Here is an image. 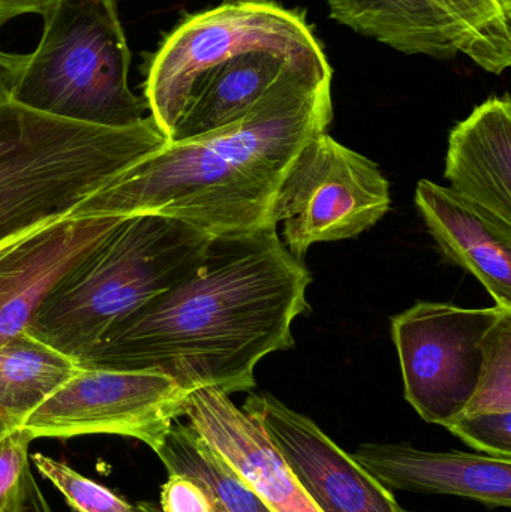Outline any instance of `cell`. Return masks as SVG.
Returning <instances> with one entry per match:
<instances>
[{
	"label": "cell",
	"instance_id": "6",
	"mask_svg": "<svg viewBox=\"0 0 511 512\" xmlns=\"http://www.w3.org/2000/svg\"><path fill=\"white\" fill-rule=\"evenodd\" d=\"M41 17L32 53L0 51L9 101L87 125H140L149 105L129 87L131 50L116 2L60 0Z\"/></svg>",
	"mask_w": 511,
	"mask_h": 512
},
{
	"label": "cell",
	"instance_id": "1",
	"mask_svg": "<svg viewBox=\"0 0 511 512\" xmlns=\"http://www.w3.org/2000/svg\"><path fill=\"white\" fill-rule=\"evenodd\" d=\"M312 276L278 227L213 236L182 282L114 328L81 367L159 370L183 390L255 388V366L293 348L291 325L309 310Z\"/></svg>",
	"mask_w": 511,
	"mask_h": 512
},
{
	"label": "cell",
	"instance_id": "18",
	"mask_svg": "<svg viewBox=\"0 0 511 512\" xmlns=\"http://www.w3.org/2000/svg\"><path fill=\"white\" fill-rule=\"evenodd\" d=\"M156 454L168 474L186 475L200 483L218 512H272L242 475L189 424L177 420Z\"/></svg>",
	"mask_w": 511,
	"mask_h": 512
},
{
	"label": "cell",
	"instance_id": "24",
	"mask_svg": "<svg viewBox=\"0 0 511 512\" xmlns=\"http://www.w3.org/2000/svg\"><path fill=\"white\" fill-rule=\"evenodd\" d=\"M60 0H0V27L24 14H44Z\"/></svg>",
	"mask_w": 511,
	"mask_h": 512
},
{
	"label": "cell",
	"instance_id": "22",
	"mask_svg": "<svg viewBox=\"0 0 511 512\" xmlns=\"http://www.w3.org/2000/svg\"><path fill=\"white\" fill-rule=\"evenodd\" d=\"M443 427L480 454L511 460V414L458 415Z\"/></svg>",
	"mask_w": 511,
	"mask_h": 512
},
{
	"label": "cell",
	"instance_id": "28",
	"mask_svg": "<svg viewBox=\"0 0 511 512\" xmlns=\"http://www.w3.org/2000/svg\"><path fill=\"white\" fill-rule=\"evenodd\" d=\"M6 101H9L8 93H6L5 86H3L2 74H0V104Z\"/></svg>",
	"mask_w": 511,
	"mask_h": 512
},
{
	"label": "cell",
	"instance_id": "20",
	"mask_svg": "<svg viewBox=\"0 0 511 512\" xmlns=\"http://www.w3.org/2000/svg\"><path fill=\"white\" fill-rule=\"evenodd\" d=\"M32 462L38 468L39 474L59 490L72 511L137 512L135 505L129 504L123 496L84 477L65 462L41 453L33 454Z\"/></svg>",
	"mask_w": 511,
	"mask_h": 512
},
{
	"label": "cell",
	"instance_id": "12",
	"mask_svg": "<svg viewBox=\"0 0 511 512\" xmlns=\"http://www.w3.org/2000/svg\"><path fill=\"white\" fill-rule=\"evenodd\" d=\"M123 219H59L33 231L0 256V346L27 330L54 286Z\"/></svg>",
	"mask_w": 511,
	"mask_h": 512
},
{
	"label": "cell",
	"instance_id": "31",
	"mask_svg": "<svg viewBox=\"0 0 511 512\" xmlns=\"http://www.w3.org/2000/svg\"><path fill=\"white\" fill-rule=\"evenodd\" d=\"M404 512H413V511H405V510H404Z\"/></svg>",
	"mask_w": 511,
	"mask_h": 512
},
{
	"label": "cell",
	"instance_id": "5",
	"mask_svg": "<svg viewBox=\"0 0 511 512\" xmlns=\"http://www.w3.org/2000/svg\"><path fill=\"white\" fill-rule=\"evenodd\" d=\"M168 143L152 116L104 128L0 104V243L68 218L123 171Z\"/></svg>",
	"mask_w": 511,
	"mask_h": 512
},
{
	"label": "cell",
	"instance_id": "30",
	"mask_svg": "<svg viewBox=\"0 0 511 512\" xmlns=\"http://www.w3.org/2000/svg\"><path fill=\"white\" fill-rule=\"evenodd\" d=\"M8 432H9V430L6 429V427L3 426V424H0V436H3V435H5V433H8Z\"/></svg>",
	"mask_w": 511,
	"mask_h": 512
},
{
	"label": "cell",
	"instance_id": "14",
	"mask_svg": "<svg viewBox=\"0 0 511 512\" xmlns=\"http://www.w3.org/2000/svg\"><path fill=\"white\" fill-rule=\"evenodd\" d=\"M351 456L389 490L461 496L488 508L511 505L510 459L410 444H362Z\"/></svg>",
	"mask_w": 511,
	"mask_h": 512
},
{
	"label": "cell",
	"instance_id": "17",
	"mask_svg": "<svg viewBox=\"0 0 511 512\" xmlns=\"http://www.w3.org/2000/svg\"><path fill=\"white\" fill-rule=\"evenodd\" d=\"M80 370V364L26 331L0 346V424L8 430L26 418Z\"/></svg>",
	"mask_w": 511,
	"mask_h": 512
},
{
	"label": "cell",
	"instance_id": "10",
	"mask_svg": "<svg viewBox=\"0 0 511 512\" xmlns=\"http://www.w3.org/2000/svg\"><path fill=\"white\" fill-rule=\"evenodd\" d=\"M188 394L159 370L80 366L21 427L33 439L126 436L144 442L156 453L171 426L183 417Z\"/></svg>",
	"mask_w": 511,
	"mask_h": 512
},
{
	"label": "cell",
	"instance_id": "3",
	"mask_svg": "<svg viewBox=\"0 0 511 512\" xmlns=\"http://www.w3.org/2000/svg\"><path fill=\"white\" fill-rule=\"evenodd\" d=\"M315 72L332 66L305 12L227 0L165 36L143 98L165 138L182 141L242 119L284 78Z\"/></svg>",
	"mask_w": 511,
	"mask_h": 512
},
{
	"label": "cell",
	"instance_id": "13",
	"mask_svg": "<svg viewBox=\"0 0 511 512\" xmlns=\"http://www.w3.org/2000/svg\"><path fill=\"white\" fill-rule=\"evenodd\" d=\"M188 424L260 495L272 512H324L279 456L260 424L218 388L191 391Z\"/></svg>",
	"mask_w": 511,
	"mask_h": 512
},
{
	"label": "cell",
	"instance_id": "11",
	"mask_svg": "<svg viewBox=\"0 0 511 512\" xmlns=\"http://www.w3.org/2000/svg\"><path fill=\"white\" fill-rule=\"evenodd\" d=\"M242 411L254 418L303 489L324 512H404L314 420L270 393H252Z\"/></svg>",
	"mask_w": 511,
	"mask_h": 512
},
{
	"label": "cell",
	"instance_id": "29",
	"mask_svg": "<svg viewBox=\"0 0 511 512\" xmlns=\"http://www.w3.org/2000/svg\"><path fill=\"white\" fill-rule=\"evenodd\" d=\"M228 2H242V3H276L275 0H228Z\"/></svg>",
	"mask_w": 511,
	"mask_h": 512
},
{
	"label": "cell",
	"instance_id": "4",
	"mask_svg": "<svg viewBox=\"0 0 511 512\" xmlns=\"http://www.w3.org/2000/svg\"><path fill=\"white\" fill-rule=\"evenodd\" d=\"M212 237L165 216H125L54 286L26 333L80 364L129 316L185 280Z\"/></svg>",
	"mask_w": 511,
	"mask_h": 512
},
{
	"label": "cell",
	"instance_id": "23",
	"mask_svg": "<svg viewBox=\"0 0 511 512\" xmlns=\"http://www.w3.org/2000/svg\"><path fill=\"white\" fill-rule=\"evenodd\" d=\"M161 512H218L207 490L186 475L168 474L161 489Z\"/></svg>",
	"mask_w": 511,
	"mask_h": 512
},
{
	"label": "cell",
	"instance_id": "25",
	"mask_svg": "<svg viewBox=\"0 0 511 512\" xmlns=\"http://www.w3.org/2000/svg\"><path fill=\"white\" fill-rule=\"evenodd\" d=\"M21 512H54L32 472L27 477L26 501Z\"/></svg>",
	"mask_w": 511,
	"mask_h": 512
},
{
	"label": "cell",
	"instance_id": "2",
	"mask_svg": "<svg viewBox=\"0 0 511 512\" xmlns=\"http://www.w3.org/2000/svg\"><path fill=\"white\" fill-rule=\"evenodd\" d=\"M332 80L333 71L284 78L242 119L168 141L68 218L158 215L210 236L276 227L273 204L288 168L332 123Z\"/></svg>",
	"mask_w": 511,
	"mask_h": 512
},
{
	"label": "cell",
	"instance_id": "19",
	"mask_svg": "<svg viewBox=\"0 0 511 512\" xmlns=\"http://www.w3.org/2000/svg\"><path fill=\"white\" fill-rule=\"evenodd\" d=\"M482 346L479 382L459 415L511 414V310H504Z\"/></svg>",
	"mask_w": 511,
	"mask_h": 512
},
{
	"label": "cell",
	"instance_id": "26",
	"mask_svg": "<svg viewBox=\"0 0 511 512\" xmlns=\"http://www.w3.org/2000/svg\"><path fill=\"white\" fill-rule=\"evenodd\" d=\"M39 230V228H38ZM36 231V230H35ZM33 233V231H32ZM30 233L23 234V236L14 237V239L8 240V242L0 243V256L5 254L6 251H9V249L12 248V246L17 245L20 240H23L24 237L29 236Z\"/></svg>",
	"mask_w": 511,
	"mask_h": 512
},
{
	"label": "cell",
	"instance_id": "27",
	"mask_svg": "<svg viewBox=\"0 0 511 512\" xmlns=\"http://www.w3.org/2000/svg\"><path fill=\"white\" fill-rule=\"evenodd\" d=\"M135 508H137V512H161L159 505L152 504V502H140L135 505Z\"/></svg>",
	"mask_w": 511,
	"mask_h": 512
},
{
	"label": "cell",
	"instance_id": "9",
	"mask_svg": "<svg viewBox=\"0 0 511 512\" xmlns=\"http://www.w3.org/2000/svg\"><path fill=\"white\" fill-rule=\"evenodd\" d=\"M504 310L417 301L393 316L405 399L426 423L444 426L464 411L482 372L483 337Z\"/></svg>",
	"mask_w": 511,
	"mask_h": 512
},
{
	"label": "cell",
	"instance_id": "8",
	"mask_svg": "<svg viewBox=\"0 0 511 512\" xmlns=\"http://www.w3.org/2000/svg\"><path fill=\"white\" fill-rule=\"evenodd\" d=\"M330 17L405 54L511 65V0H327Z\"/></svg>",
	"mask_w": 511,
	"mask_h": 512
},
{
	"label": "cell",
	"instance_id": "15",
	"mask_svg": "<svg viewBox=\"0 0 511 512\" xmlns=\"http://www.w3.org/2000/svg\"><path fill=\"white\" fill-rule=\"evenodd\" d=\"M450 189L495 225L511 231V102L491 98L450 132Z\"/></svg>",
	"mask_w": 511,
	"mask_h": 512
},
{
	"label": "cell",
	"instance_id": "7",
	"mask_svg": "<svg viewBox=\"0 0 511 512\" xmlns=\"http://www.w3.org/2000/svg\"><path fill=\"white\" fill-rule=\"evenodd\" d=\"M390 183L377 164L327 132L312 138L288 168L273 204L282 243L303 261L315 243L353 239L390 210Z\"/></svg>",
	"mask_w": 511,
	"mask_h": 512
},
{
	"label": "cell",
	"instance_id": "21",
	"mask_svg": "<svg viewBox=\"0 0 511 512\" xmlns=\"http://www.w3.org/2000/svg\"><path fill=\"white\" fill-rule=\"evenodd\" d=\"M32 436L23 429L0 436V512H21L26 501L29 477V448Z\"/></svg>",
	"mask_w": 511,
	"mask_h": 512
},
{
	"label": "cell",
	"instance_id": "16",
	"mask_svg": "<svg viewBox=\"0 0 511 512\" xmlns=\"http://www.w3.org/2000/svg\"><path fill=\"white\" fill-rule=\"evenodd\" d=\"M416 206L444 258L480 280L497 306L511 309V231L431 180L417 185Z\"/></svg>",
	"mask_w": 511,
	"mask_h": 512
}]
</instances>
